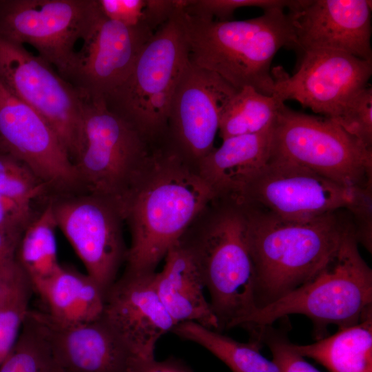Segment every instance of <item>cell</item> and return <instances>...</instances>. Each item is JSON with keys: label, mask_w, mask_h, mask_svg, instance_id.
<instances>
[{"label": "cell", "mask_w": 372, "mask_h": 372, "mask_svg": "<svg viewBox=\"0 0 372 372\" xmlns=\"http://www.w3.org/2000/svg\"><path fill=\"white\" fill-rule=\"evenodd\" d=\"M215 198L196 165L165 142L149 160L121 209L131 244L125 272L150 274Z\"/></svg>", "instance_id": "obj_1"}, {"label": "cell", "mask_w": 372, "mask_h": 372, "mask_svg": "<svg viewBox=\"0 0 372 372\" xmlns=\"http://www.w3.org/2000/svg\"><path fill=\"white\" fill-rule=\"evenodd\" d=\"M249 223L245 204L214 198L178 240L192 256L209 291L220 332L240 327L257 309Z\"/></svg>", "instance_id": "obj_2"}, {"label": "cell", "mask_w": 372, "mask_h": 372, "mask_svg": "<svg viewBox=\"0 0 372 372\" xmlns=\"http://www.w3.org/2000/svg\"><path fill=\"white\" fill-rule=\"evenodd\" d=\"M247 207L257 309L310 280L336 252L353 223L342 215L345 210L296 221Z\"/></svg>", "instance_id": "obj_3"}, {"label": "cell", "mask_w": 372, "mask_h": 372, "mask_svg": "<svg viewBox=\"0 0 372 372\" xmlns=\"http://www.w3.org/2000/svg\"><path fill=\"white\" fill-rule=\"evenodd\" d=\"M179 16L190 61L214 72L237 90L251 87L273 96L271 65L282 47H292L293 23L284 9L264 10L258 17L218 21Z\"/></svg>", "instance_id": "obj_4"}, {"label": "cell", "mask_w": 372, "mask_h": 372, "mask_svg": "<svg viewBox=\"0 0 372 372\" xmlns=\"http://www.w3.org/2000/svg\"><path fill=\"white\" fill-rule=\"evenodd\" d=\"M352 223L333 256L307 282L256 309L241 327L249 332L291 314L313 322L318 339L330 324L338 329L372 318V270L361 256Z\"/></svg>", "instance_id": "obj_5"}, {"label": "cell", "mask_w": 372, "mask_h": 372, "mask_svg": "<svg viewBox=\"0 0 372 372\" xmlns=\"http://www.w3.org/2000/svg\"><path fill=\"white\" fill-rule=\"evenodd\" d=\"M180 9L156 30L128 76L103 101L151 146L165 138L172 101L189 63Z\"/></svg>", "instance_id": "obj_6"}, {"label": "cell", "mask_w": 372, "mask_h": 372, "mask_svg": "<svg viewBox=\"0 0 372 372\" xmlns=\"http://www.w3.org/2000/svg\"><path fill=\"white\" fill-rule=\"evenodd\" d=\"M151 146L103 101L85 100L82 135L74 164L85 192L121 209L144 169Z\"/></svg>", "instance_id": "obj_7"}, {"label": "cell", "mask_w": 372, "mask_h": 372, "mask_svg": "<svg viewBox=\"0 0 372 372\" xmlns=\"http://www.w3.org/2000/svg\"><path fill=\"white\" fill-rule=\"evenodd\" d=\"M271 156L351 188L371 185L372 149L324 116L281 103L273 125Z\"/></svg>", "instance_id": "obj_8"}, {"label": "cell", "mask_w": 372, "mask_h": 372, "mask_svg": "<svg viewBox=\"0 0 372 372\" xmlns=\"http://www.w3.org/2000/svg\"><path fill=\"white\" fill-rule=\"evenodd\" d=\"M370 186L347 187L305 167L271 156L232 199L283 220L302 221L341 210L351 212Z\"/></svg>", "instance_id": "obj_9"}, {"label": "cell", "mask_w": 372, "mask_h": 372, "mask_svg": "<svg viewBox=\"0 0 372 372\" xmlns=\"http://www.w3.org/2000/svg\"><path fill=\"white\" fill-rule=\"evenodd\" d=\"M0 83L49 123L74 163L85 104L80 92L45 60L1 37Z\"/></svg>", "instance_id": "obj_10"}, {"label": "cell", "mask_w": 372, "mask_h": 372, "mask_svg": "<svg viewBox=\"0 0 372 372\" xmlns=\"http://www.w3.org/2000/svg\"><path fill=\"white\" fill-rule=\"evenodd\" d=\"M99 12L97 0H0V37L32 46L63 77Z\"/></svg>", "instance_id": "obj_11"}, {"label": "cell", "mask_w": 372, "mask_h": 372, "mask_svg": "<svg viewBox=\"0 0 372 372\" xmlns=\"http://www.w3.org/2000/svg\"><path fill=\"white\" fill-rule=\"evenodd\" d=\"M56 227L83 262L87 274L106 292L125 262L123 219L110 201L87 192L49 197Z\"/></svg>", "instance_id": "obj_12"}, {"label": "cell", "mask_w": 372, "mask_h": 372, "mask_svg": "<svg viewBox=\"0 0 372 372\" xmlns=\"http://www.w3.org/2000/svg\"><path fill=\"white\" fill-rule=\"evenodd\" d=\"M0 148L25 164L48 196L84 192L69 153L49 123L0 83Z\"/></svg>", "instance_id": "obj_13"}, {"label": "cell", "mask_w": 372, "mask_h": 372, "mask_svg": "<svg viewBox=\"0 0 372 372\" xmlns=\"http://www.w3.org/2000/svg\"><path fill=\"white\" fill-rule=\"evenodd\" d=\"M300 54L298 68L292 76L281 67L271 70L273 96L282 103L295 100L335 121L348 102L368 86L372 61L333 50Z\"/></svg>", "instance_id": "obj_14"}, {"label": "cell", "mask_w": 372, "mask_h": 372, "mask_svg": "<svg viewBox=\"0 0 372 372\" xmlns=\"http://www.w3.org/2000/svg\"><path fill=\"white\" fill-rule=\"evenodd\" d=\"M154 33L143 23L130 27L108 19L100 10L63 78L85 100L104 101L128 76Z\"/></svg>", "instance_id": "obj_15"}, {"label": "cell", "mask_w": 372, "mask_h": 372, "mask_svg": "<svg viewBox=\"0 0 372 372\" xmlns=\"http://www.w3.org/2000/svg\"><path fill=\"white\" fill-rule=\"evenodd\" d=\"M237 91L189 60L172 101L165 143L197 167L215 147L223 110Z\"/></svg>", "instance_id": "obj_16"}, {"label": "cell", "mask_w": 372, "mask_h": 372, "mask_svg": "<svg viewBox=\"0 0 372 372\" xmlns=\"http://www.w3.org/2000/svg\"><path fill=\"white\" fill-rule=\"evenodd\" d=\"M289 13L291 48L340 51L372 61L371 1L300 0Z\"/></svg>", "instance_id": "obj_17"}, {"label": "cell", "mask_w": 372, "mask_h": 372, "mask_svg": "<svg viewBox=\"0 0 372 372\" xmlns=\"http://www.w3.org/2000/svg\"><path fill=\"white\" fill-rule=\"evenodd\" d=\"M154 273L125 271L106 292L102 316L136 356L147 359L154 358L158 340L176 325L156 292Z\"/></svg>", "instance_id": "obj_18"}, {"label": "cell", "mask_w": 372, "mask_h": 372, "mask_svg": "<svg viewBox=\"0 0 372 372\" xmlns=\"http://www.w3.org/2000/svg\"><path fill=\"white\" fill-rule=\"evenodd\" d=\"M50 344L56 364L66 372H130L136 356L101 317L63 325L45 312L32 311Z\"/></svg>", "instance_id": "obj_19"}, {"label": "cell", "mask_w": 372, "mask_h": 372, "mask_svg": "<svg viewBox=\"0 0 372 372\" xmlns=\"http://www.w3.org/2000/svg\"><path fill=\"white\" fill-rule=\"evenodd\" d=\"M272 129L223 140L198 163V172L215 198H236L265 166L271 154Z\"/></svg>", "instance_id": "obj_20"}, {"label": "cell", "mask_w": 372, "mask_h": 372, "mask_svg": "<svg viewBox=\"0 0 372 372\" xmlns=\"http://www.w3.org/2000/svg\"><path fill=\"white\" fill-rule=\"evenodd\" d=\"M153 281L159 298L176 324L194 322L218 331V320L205 297L197 266L179 241L167 251L163 268L154 273Z\"/></svg>", "instance_id": "obj_21"}, {"label": "cell", "mask_w": 372, "mask_h": 372, "mask_svg": "<svg viewBox=\"0 0 372 372\" xmlns=\"http://www.w3.org/2000/svg\"><path fill=\"white\" fill-rule=\"evenodd\" d=\"M54 322L63 325L92 322L103 316L105 293L87 273L61 265L48 280L36 287Z\"/></svg>", "instance_id": "obj_22"}, {"label": "cell", "mask_w": 372, "mask_h": 372, "mask_svg": "<svg viewBox=\"0 0 372 372\" xmlns=\"http://www.w3.org/2000/svg\"><path fill=\"white\" fill-rule=\"evenodd\" d=\"M293 349L329 372H372V318L340 328L309 344L292 343Z\"/></svg>", "instance_id": "obj_23"}, {"label": "cell", "mask_w": 372, "mask_h": 372, "mask_svg": "<svg viewBox=\"0 0 372 372\" xmlns=\"http://www.w3.org/2000/svg\"><path fill=\"white\" fill-rule=\"evenodd\" d=\"M172 332L207 349L231 372H280L273 360L262 355L258 341L239 342L194 322L177 324Z\"/></svg>", "instance_id": "obj_24"}, {"label": "cell", "mask_w": 372, "mask_h": 372, "mask_svg": "<svg viewBox=\"0 0 372 372\" xmlns=\"http://www.w3.org/2000/svg\"><path fill=\"white\" fill-rule=\"evenodd\" d=\"M56 224L50 202L28 225L19 240L18 262L33 290L60 268L55 239Z\"/></svg>", "instance_id": "obj_25"}, {"label": "cell", "mask_w": 372, "mask_h": 372, "mask_svg": "<svg viewBox=\"0 0 372 372\" xmlns=\"http://www.w3.org/2000/svg\"><path fill=\"white\" fill-rule=\"evenodd\" d=\"M281 103L274 96L264 95L251 87L238 90L223 110L218 127L220 137L225 140L270 128Z\"/></svg>", "instance_id": "obj_26"}, {"label": "cell", "mask_w": 372, "mask_h": 372, "mask_svg": "<svg viewBox=\"0 0 372 372\" xmlns=\"http://www.w3.org/2000/svg\"><path fill=\"white\" fill-rule=\"evenodd\" d=\"M55 366L44 331L29 309L15 345L0 365V372H52Z\"/></svg>", "instance_id": "obj_27"}, {"label": "cell", "mask_w": 372, "mask_h": 372, "mask_svg": "<svg viewBox=\"0 0 372 372\" xmlns=\"http://www.w3.org/2000/svg\"><path fill=\"white\" fill-rule=\"evenodd\" d=\"M0 194L32 207L34 199L49 196L45 185L23 162L0 152Z\"/></svg>", "instance_id": "obj_28"}, {"label": "cell", "mask_w": 372, "mask_h": 372, "mask_svg": "<svg viewBox=\"0 0 372 372\" xmlns=\"http://www.w3.org/2000/svg\"><path fill=\"white\" fill-rule=\"evenodd\" d=\"M296 0H189L183 11L190 17L202 20L230 21L234 12L244 7L272 8H293Z\"/></svg>", "instance_id": "obj_29"}, {"label": "cell", "mask_w": 372, "mask_h": 372, "mask_svg": "<svg viewBox=\"0 0 372 372\" xmlns=\"http://www.w3.org/2000/svg\"><path fill=\"white\" fill-rule=\"evenodd\" d=\"M251 339L265 344L280 372H321L296 352L285 332L271 325L254 329Z\"/></svg>", "instance_id": "obj_30"}, {"label": "cell", "mask_w": 372, "mask_h": 372, "mask_svg": "<svg viewBox=\"0 0 372 372\" xmlns=\"http://www.w3.org/2000/svg\"><path fill=\"white\" fill-rule=\"evenodd\" d=\"M344 131L372 149V87L366 86L346 105L334 121Z\"/></svg>", "instance_id": "obj_31"}, {"label": "cell", "mask_w": 372, "mask_h": 372, "mask_svg": "<svg viewBox=\"0 0 372 372\" xmlns=\"http://www.w3.org/2000/svg\"><path fill=\"white\" fill-rule=\"evenodd\" d=\"M32 287H28L14 298L0 306V365L15 345L29 311Z\"/></svg>", "instance_id": "obj_32"}, {"label": "cell", "mask_w": 372, "mask_h": 372, "mask_svg": "<svg viewBox=\"0 0 372 372\" xmlns=\"http://www.w3.org/2000/svg\"><path fill=\"white\" fill-rule=\"evenodd\" d=\"M35 216L32 207L19 204L0 194V231L21 238L23 233Z\"/></svg>", "instance_id": "obj_33"}, {"label": "cell", "mask_w": 372, "mask_h": 372, "mask_svg": "<svg viewBox=\"0 0 372 372\" xmlns=\"http://www.w3.org/2000/svg\"><path fill=\"white\" fill-rule=\"evenodd\" d=\"M20 239L0 231L1 282L19 285L30 282L17 260V251Z\"/></svg>", "instance_id": "obj_34"}, {"label": "cell", "mask_w": 372, "mask_h": 372, "mask_svg": "<svg viewBox=\"0 0 372 372\" xmlns=\"http://www.w3.org/2000/svg\"><path fill=\"white\" fill-rule=\"evenodd\" d=\"M97 2L105 17L134 27L141 23L146 0H97Z\"/></svg>", "instance_id": "obj_35"}, {"label": "cell", "mask_w": 372, "mask_h": 372, "mask_svg": "<svg viewBox=\"0 0 372 372\" xmlns=\"http://www.w3.org/2000/svg\"><path fill=\"white\" fill-rule=\"evenodd\" d=\"M188 2L189 0H146L141 23L155 32L178 9H184Z\"/></svg>", "instance_id": "obj_36"}, {"label": "cell", "mask_w": 372, "mask_h": 372, "mask_svg": "<svg viewBox=\"0 0 372 372\" xmlns=\"http://www.w3.org/2000/svg\"><path fill=\"white\" fill-rule=\"evenodd\" d=\"M130 372H193L182 360L174 357L158 361L153 358L135 356L132 362Z\"/></svg>", "instance_id": "obj_37"}, {"label": "cell", "mask_w": 372, "mask_h": 372, "mask_svg": "<svg viewBox=\"0 0 372 372\" xmlns=\"http://www.w3.org/2000/svg\"><path fill=\"white\" fill-rule=\"evenodd\" d=\"M30 286L32 284L30 282L19 285H11L0 282V306L8 302L23 289Z\"/></svg>", "instance_id": "obj_38"}, {"label": "cell", "mask_w": 372, "mask_h": 372, "mask_svg": "<svg viewBox=\"0 0 372 372\" xmlns=\"http://www.w3.org/2000/svg\"><path fill=\"white\" fill-rule=\"evenodd\" d=\"M52 372H66L63 369H62L60 366H59L56 364V366L52 371Z\"/></svg>", "instance_id": "obj_39"}, {"label": "cell", "mask_w": 372, "mask_h": 372, "mask_svg": "<svg viewBox=\"0 0 372 372\" xmlns=\"http://www.w3.org/2000/svg\"><path fill=\"white\" fill-rule=\"evenodd\" d=\"M1 151H2V149L0 148V152H1Z\"/></svg>", "instance_id": "obj_40"}]
</instances>
